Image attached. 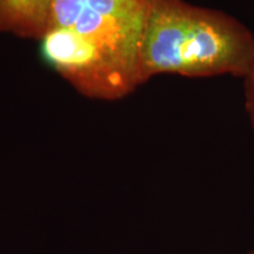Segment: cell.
I'll use <instances>...</instances> for the list:
<instances>
[{"mask_svg":"<svg viewBox=\"0 0 254 254\" xmlns=\"http://www.w3.org/2000/svg\"><path fill=\"white\" fill-rule=\"evenodd\" d=\"M53 0H0V32L39 37L49 26Z\"/></svg>","mask_w":254,"mask_h":254,"instance_id":"277c9868","label":"cell"},{"mask_svg":"<svg viewBox=\"0 0 254 254\" xmlns=\"http://www.w3.org/2000/svg\"><path fill=\"white\" fill-rule=\"evenodd\" d=\"M41 50L57 71L90 97L118 99L144 82L134 68L66 28H49L41 37Z\"/></svg>","mask_w":254,"mask_h":254,"instance_id":"3957f363","label":"cell"},{"mask_svg":"<svg viewBox=\"0 0 254 254\" xmlns=\"http://www.w3.org/2000/svg\"><path fill=\"white\" fill-rule=\"evenodd\" d=\"M249 254H254V252H251V253H249Z\"/></svg>","mask_w":254,"mask_h":254,"instance_id":"8992f818","label":"cell"},{"mask_svg":"<svg viewBox=\"0 0 254 254\" xmlns=\"http://www.w3.org/2000/svg\"><path fill=\"white\" fill-rule=\"evenodd\" d=\"M157 0H53L47 30L66 28L86 37L141 74L140 55Z\"/></svg>","mask_w":254,"mask_h":254,"instance_id":"7a4b0ae2","label":"cell"},{"mask_svg":"<svg viewBox=\"0 0 254 254\" xmlns=\"http://www.w3.org/2000/svg\"><path fill=\"white\" fill-rule=\"evenodd\" d=\"M244 87H245V109L254 129V64L250 72L244 78Z\"/></svg>","mask_w":254,"mask_h":254,"instance_id":"5b68a950","label":"cell"},{"mask_svg":"<svg viewBox=\"0 0 254 254\" xmlns=\"http://www.w3.org/2000/svg\"><path fill=\"white\" fill-rule=\"evenodd\" d=\"M254 64V34L237 18L189 4L157 0L144 40V81L157 74L245 78Z\"/></svg>","mask_w":254,"mask_h":254,"instance_id":"6da1fadb","label":"cell"}]
</instances>
